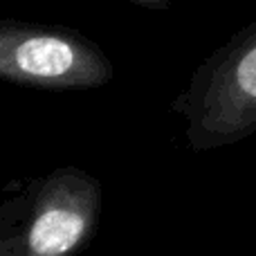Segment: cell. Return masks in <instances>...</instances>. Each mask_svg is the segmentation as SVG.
Listing matches in <instances>:
<instances>
[{"mask_svg": "<svg viewBox=\"0 0 256 256\" xmlns=\"http://www.w3.org/2000/svg\"><path fill=\"white\" fill-rule=\"evenodd\" d=\"M173 112L191 150H212L256 132V20L236 32L189 79Z\"/></svg>", "mask_w": 256, "mask_h": 256, "instance_id": "6da1fadb", "label": "cell"}, {"mask_svg": "<svg viewBox=\"0 0 256 256\" xmlns=\"http://www.w3.org/2000/svg\"><path fill=\"white\" fill-rule=\"evenodd\" d=\"M115 74L104 50L76 30L0 20V79L38 90H92Z\"/></svg>", "mask_w": 256, "mask_h": 256, "instance_id": "7a4b0ae2", "label": "cell"}, {"mask_svg": "<svg viewBox=\"0 0 256 256\" xmlns=\"http://www.w3.org/2000/svg\"><path fill=\"white\" fill-rule=\"evenodd\" d=\"M102 184L76 166L30 182L20 256H76L88 248L102 216Z\"/></svg>", "mask_w": 256, "mask_h": 256, "instance_id": "3957f363", "label": "cell"}, {"mask_svg": "<svg viewBox=\"0 0 256 256\" xmlns=\"http://www.w3.org/2000/svg\"><path fill=\"white\" fill-rule=\"evenodd\" d=\"M30 207V184L0 204V256H20L22 225Z\"/></svg>", "mask_w": 256, "mask_h": 256, "instance_id": "277c9868", "label": "cell"}, {"mask_svg": "<svg viewBox=\"0 0 256 256\" xmlns=\"http://www.w3.org/2000/svg\"><path fill=\"white\" fill-rule=\"evenodd\" d=\"M135 4H142V7H148V9H166L171 0H130Z\"/></svg>", "mask_w": 256, "mask_h": 256, "instance_id": "5b68a950", "label": "cell"}]
</instances>
